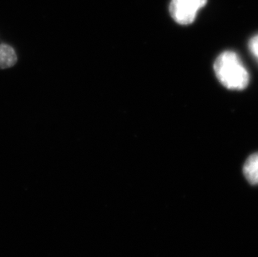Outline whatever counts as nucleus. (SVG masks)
Segmentation results:
<instances>
[{
  "instance_id": "obj_1",
  "label": "nucleus",
  "mask_w": 258,
  "mask_h": 257,
  "mask_svg": "<svg viewBox=\"0 0 258 257\" xmlns=\"http://www.w3.org/2000/svg\"><path fill=\"white\" fill-rule=\"evenodd\" d=\"M213 67L216 76L224 87L236 90L247 87L248 72L235 52L225 51L219 54Z\"/></svg>"
},
{
  "instance_id": "obj_2",
  "label": "nucleus",
  "mask_w": 258,
  "mask_h": 257,
  "mask_svg": "<svg viewBox=\"0 0 258 257\" xmlns=\"http://www.w3.org/2000/svg\"><path fill=\"white\" fill-rule=\"evenodd\" d=\"M207 3V0H171L169 10L175 22L188 25L195 21L198 11Z\"/></svg>"
},
{
  "instance_id": "obj_3",
  "label": "nucleus",
  "mask_w": 258,
  "mask_h": 257,
  "mask_svg": "<svg viewBox=\"0 0 258 257\" xmlns=\"http://www.w3.org/2000/svg\"><path fill=\"white\" fill-rule=\"evenodd\" d=\"M243 175L246 180L252 184H258V152L252 154L246 159L243 165Z\"/></svg>"
},
{
  "instance_id": "obj_5",
  "label": "nucleus",
  "mask_w": 258,
  "mask_h": 257,
  "mask_svg": "<svg viewBox=\"0 0 258 257\" xmlns=\"http://www.w3.org/2000/svg\"><path fill=\"white\" fill-rule=\"evenodd\" d=\"M249 49L252 55L258 60V34L252 37L248 44Z\"/></svg>"
},
{
  "instance_id": "obj_4",
  "label": "nucleus",
  "mask_w": 258,
  "mask_h": 257,
  "mask_svg": "<svg viewBox=\"0 0 258 257\" xmlns=\"http://www.w3.org/2000/svg\"><path fill=\"white\" fill-rule=\"evenodd\" d=\"M17 62V55L15 49L7 44H0V70L15 66Z\"/></svg>"
}]
</instances>
